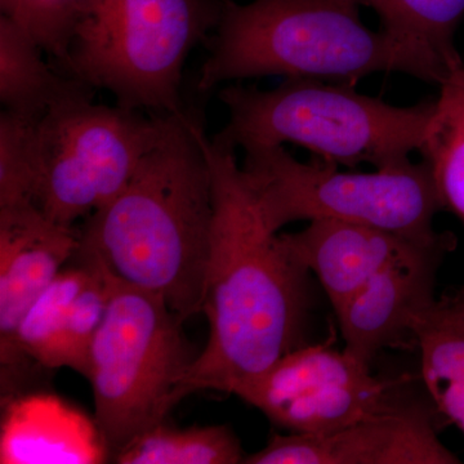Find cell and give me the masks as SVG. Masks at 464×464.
<instances>
[{
  "mask_svg": "<svg viewBox=\"0 0 464 464\" xmlns=\"http://www.w3.org/2000/svg\"><path fill=\"white\" fill-rule=\"evenodd\" d=\"M213 188L203 314L209 337L183 380L181 396L232 387L304 346L310 271L265 224L235 150L201 136Z\"/></svg>",
  "mask_w": 464,
  "mask_h": 464,
  "instance_id": "6da1fadb",
  "label": "cell"
},
{
  "mask_svg": "<svg viewBox=\"0 0 464 464\" xmlns=\"http://www.w3.org/2000/svg\"><path fill=\"white\" fill-rule=\"evenodd\" d=\"M204 130L173 112L166 132L118 195L78 228L76 255L154 293L183 322L203 313L213 188Z\"/></svg>",
  "mask_w": 464,
  "mask_h": 464,
  "instance_id": "7a4b0ae2",
  "label": "cell"
},
{
  "mask_svg": "<svg viewBox=\"0 0 464 464\" xmlns=\"http://www.w3.org/2000/svg\"><path fill=\"white\" fill-rule=\"evenodd\" d=\"M209 43L200 92L264 76L353 84L377 72L440 84L449 67L420 43L369 29L351 0H222Z\"/></svg>",
  "mask_w": 464,
  "mask_h": 464,
  "instance_id": "3957f363",
  "label": "cell"
},
{
  "mask_svg": "<svg viewBox=\"0 0 464 464\" xmlns=\"http://www.w3.org/2000/svg\"><path fill=\"white\" fill-rule=\"evenodd\" d=\"M351 84L285 79L270 91L228 85L219 100L227 123L213 139L232 150L295 143L335 166L393 169L420 151L436 100L395 106Z\"/></svg>",
  "mask_w": 464,
  "mask_h": 464,
  "instance_id": "277c9868",
  "label": "cell"
},
{
  "mask_svg": "<svg viewBox=\"0 0 464 464\" xmlns=\"http://www.w3.org/2000/svg\"><path fill=\"white\" fill-rule=\"evenodd\" d=\"M222 0H82L58 69L124 108L182 111L183 67L215 32Z\"/></svg>",
  "mask_w": 464,
  "mask_h": 464,
  "instance_id": "5b68a950",
  "label": "cell"
},
{
  "mask_svg": "<svg viewBox=\"0 0 464 464\" xmlns=\"http://www.w3.org/2000/svg\"><path fill=\"white\" fill-rule=\"evenodd\" d=\"M337 167L316 157L302 163L284 146H274L246 150L240 169L274 232L293 222L333 219L373 226L420 244L453 235L433 228L442 204L426 161L372 173L341 172Z\"/></svg>",
  "mask_w": 464,
  "mask_h": 464,
  "instance_id": "8992f818",
  "label": "cell"
},
{
  "mask_svg": "<svg viewBox=\"0 0 464 464\" xmlns=\"http://www.w3.org/2000/svg\"><path fill=\"white\" fill-rule=\"evenodd\" d=\"M183 323L163 298L111 274L108 313L92 344L87 377L111 458L167 422L181 401L183 380L198 357Z\"/></svg>",
  "mask_w": 464,
  "mask_h": 464,
  "instance_id": "52a82bcc",
  "label": "cell"
},
{
  "mask_svg": "<svg viewBox=\"0 0 464 464\" xmlns=\"http://www.w3.org/2000/svg\"><path fill=\"white\" fill-rule=\"evenodd\" d=\"M170 114L97 105L92 96L36 119L33 201L57 224L75 227L110 203L166 132Z\"/></svg>",
  "mask_w": 464,
  "mask_h": 464,
  "instance_id": "ba28073f",
  "label": "cell"
},
{
  "mask_svg": "<svg viewBox=\"0 0 464 464\" xmlns=\"http://www.w3.org/2000/svg\"><path fill=\"white\" fill-rule=\"evenodd\" d=\"M400 384L375 377L347 351L304 344L230 393L289 433L320 435L399 405Z\"/></svg>",
  "mask_w": 464,
  "mask_h": 464,
  "instance_id": "9c48e42d",
  "label": "cell"
},
{
  "mask_svg": "<svg viewBox=\"0 0 464 464\" xmlns=\"http://www.w3.org/2000/svg\"><path fill=\"white\" fill-rule=\"evenodd\" d=\"M78 228L57 224L35 204L0 207V387L2 401L30 390L36 366L21 356L24 316L72 262Z\"/></svg>",
  "mask_w": 464,
  "mask_h": 464,
  "instance_id": "30bf717a",
  "label": "cell"
},
{
  "mask_svg": "<svg viewBox=\"0 0 464 464\" xmlns=\"http://www.w3.org/2000/svg\"><path fill=\"white\" fill-rule=\"evenodd\" d=\"M246 464H458L429 413L400 402L320 435H274Z\"/></svg>",
  "mask_w": 464,
  "mask_h": 464,
  "instance_id": "8fae6325",
  "label": "cell"
},
{
  "mask_svg": "<svg viewBox=\"0 0 464 464\" xmlns=\"http://www.w3.org/2000/svg\"><path fill=\"white\" fill-rule=\"evenodd\" d=\"M454 248L433 246L390 266L335 311L344 351L371 365L383 348L415 346V319L435 301L440 264Z\"/></svg>",
  "mask_w": 464,
  "mask_h": 464,
  "instance_id": "7c38bea8",
  "label": "cell"
},
{
  "mask_svg": "<svg viewBox=\"0 0 464 464\" xmlns=\"http://www.w3.org/2000/svg\"><path fill=\"white\" fill-rule=\"evenodd\" d=\"M280 237L310 274L316 275L334 313L390 266L433 246L457 244L454 235L440 243L420 244L373 226L333 219L308 222L304 230Z\"/></svg>",
  "mask_w": 464,
  "mask_h": 464,
  "instance_id": "4fadbf2b",
  "label": "cell"
},
{
  "mask_svg": "<svg viewBox=\"0 0 464 464\" xmlns=\"http://www.w3.org/2000/svg\"><path fill=\"white\" fill-rule=\"evenodd\" d=\"M2 406V464H97L111 459L96 420L56 395L27 391Z\"/></svg>",
  "mask_w": 464,
  "mask_h": 464,
  "instance_id": "5bb4252c",
  "label": "cell"
},
{
  "mask_svg": "<svg viewBox=\"0 0 464 464\" xmlns=\"http://www.w3.org/2000/svg\"><path fill=\"white\" fill-rule=\"evenodd\" d=\"M44 50L9 18L0 14V102L3 111L39 119L61 103L92 96V88L56 70Z\"/></svg>",
  "mask_w": 464,
  "mask_h": 464,
  "instance_id": "9a60e30c",
  "label": "cell"
},
{
  "mask_svg": "<svg viewBox=\"0 0 464 464\" xmlns=\"http://www.w3.org/2000/svg\"><path fill=\"white\" fill-rule=\"evenodd\" d=\"M424 386L433 404L464 436L463 293L435 299L413 325Z\"/></svg>",
  "mask_w": 464,
  "mask_h": 464,
  "instance_id": "2e32d148",
  "label": "cell"
},
{
  "mask_svg": "<svg viewBox=\"0 0 464 464\" xmlns=\"http://www.w3.org/2000/svg\"><path fill=\"white\" fill-rule=\"evenodd\" d=\"M420 152L431 169L442 209L464 225V61L449 63Z\"/></svg>",
  "mask_w": 464,
  "mask_h": 464,
  "instance_id": "e0dca14e",
  "label": "cell"
},
{
  "mask_svg": "<svg viewBox=\"0 0 464 464\" xmlns=\"http://www.w3.org/2000/svg\"><path fill=\"white\" fill-rule=\"evenodd\" d=\"M72 261V265L63 268L34 302L17 332L21 356L29 364L44 371L67 368V315L92 271L88 259L74 255Z\"/></svg>",
  "mask_w": 464,
  "mask_h": 464,
  "instance_id": "ac0fdd59",
  "label": "cell"
},
{
  "mask_svg": "<svg viewBox=\"0 0 464 464\" xmlns=\"http://www.w3.org/2000/svg\"><path fill=\"white\" fill-rule=\"evenodd\" d=\"M228 426L177 429L166 422L143 432L114 454L119 464H237L246 460Z\"/></svg>",
  "mask_w": 464,
  "mask_h": 464,
  "instance_id": "d6986e66",
  "label": "cell"
},
{
  "mask_svg": "<svg viewBox=\"0 0 464 464\" xmlns=\"http://www.w3.org/2000/svg\"><path fill=\"white\" fill-rule=\"evenodd\" d=\"M373 9L382 29L420 43L445 63L459 56L454 47L457 27L464 17V0H351Z\"/></svg>",
  "mask_w": 464,
  "mask_h": 464,
  "instance_id": "ffe728a7",
  "label": "cell"
},
{
  "mask_svg": "<svg viewBox=\"0 0 464 464\" xmlns=\"http://www.w3.org/2000/svg\"><path fill=\"white\" fill-rule=\"evenodd\" d=\"M76 256L88 259L92 271L87 282L72 301L67 315V368L87 378L90 373L92 344L108 313L111 295V274L96 259Z\"/></svg>",
  "mask_w": 464,
  "mask_h": 464,
  "instance_id": "44dd1931",
  "label": "cell"
},
{
  "mask_svg": "<svg viewBox=\"0 0 464 464\" xmlns=\"http://www.w3.org/2000/svg\"><path fill=\"white\" fill-rule=\"evenodd\" d=\"M35 118L0 115V207L34 204Z\"/></svg>",
  "mask_w": 464,
  "mask_h": 464,
  "instance_id": "7402d4cb",
  "label": "cell"
},
{
  "mask_svg": "<svg viewBox=\"0 0 464 464\" xmlns=\"http://www.w3.org/2000/svg\"><path fill=\"white\" fill-rule=\"evenodd\" d=\"M82 0H0L2 16L25 30L58 63L65 60Z\"/></svg>",
  "mask_w": 464,
  "mask_h": 464,
  "instance_id": "603a6c76",
  "label": "cell"
},
{
  "mask_svg": "<svg viewBox=\"0 0 464 464\" xmlns=\"http://www.w3.org/2000/svg\"><path fill=\"white\" fill-rule=\"evenodd\" d=\"M462 293H463V298H464V290H463V292H462Z\"/></svg>",
  "mask_w": 464,
  "mask_h": 464,
  "instance_id": "cb8c5ba5",
  "label": "cell"
}]
</instances>
